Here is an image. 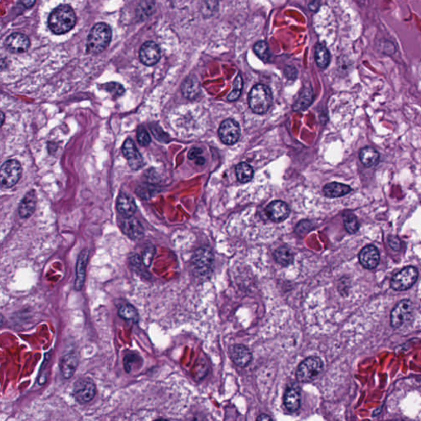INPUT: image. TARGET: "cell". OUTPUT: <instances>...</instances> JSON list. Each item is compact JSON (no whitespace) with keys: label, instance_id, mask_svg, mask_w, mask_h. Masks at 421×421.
Instances as JSON below:
<instances>
[{"label":"cell","instance_id":"obj_2","mask_svg":"<svg viewBox=\"0 0 421 421\" xmlns=\"http://www.w3.org/2000/svg\"><path fill=\"white\" fill-rule=\"evenodd\" d=\"M112 32L107 24L98 23L94 26L87 38V49L92 54L103 52L110 45Z\"/></svg>","mask_w":421,"mask_h":421},{"label":"cell","instance_id":"obj_30","mask_svg":"<svg viewBox=\"0 0 421 421\" xmlns=\"http://www.w3.org/2000/svg\"><path fill=\"white\" fill-rule=\"evenodd\" d=\"M235 172H236L238 180L243 184L250 182L254 177L253 168L245 162H242L237 165V166L235 167Z\"/></svg>","mask_w":421,"mask_h":421},{"label":"cell","instance_id":"obj_15","mask_svg":"<svg viewBox=\"0 0 421 421\" xmlns=\"http://www.w3.org/2000/svg\"><path fill=\"white\" fill-rule=\"evenodd\" d=\"M88 260H89V250L84 249L81 251L78 257V260H77L75 288V290L78 291L82 290V288L84 286L86 270H87Z\"/></svg>","mask_w":421,"mask_h":421},{"label":"cell","instance_id":"obj_45","mask_svg":"<svg viewBox=\"0 0 421 421\" xmlns=\"http://www.w3.org/2000/svg\"></svg>","mask_w":421,"mask_h":421},{"label":"cell","instance_id":"obj_4","mask_svg":"<svg viewBox=\"0 0 421 421\" xmlns=\"http://www.w3.org/2000/svg\"><path fill=\"white\" fill-rule=\"evenodd\" d=\"M324 362L317 356H310L303 360L296 371V379L301 383H310L321 375Z\"/></svg>","mask_w":421,"mask_h":421},{"label":"cell","instance_id":"obj_44","mask_svg":"<svg viewBox=\"0 0 421 421\" xmlns=\"http://www.w3.org/2000/svg\"><path fill=\"white\" fill-rule=\"evenodd\" d=\"M1 118H2V119H1V123H2L3 125V123H4V120H5V114H4V113L3 112L1 113Z\"/></svg>","mask_w":421,"mask_h":421},{"label":"cell","instance_id":"obj_42","mask_svg":"<svg viewBox=\"0 0 421 421\" xmlns=\"http://www.w3.org/2000/svg\"><path fill=\"white\" fill-rule=\"evenodd\" d=\"M36 3V0H21V4L26 8H31Z\"/></svg>","mask_w":421,"mask_h":421},{"label":"cell","instance_id":"obj_37","mask_svg":"<svg viewBox=\"0 0 421 421\" xmlns=\"http://www.w3.org/2000/svg\"><path fill=\"white\" fill-rule=\"evenodd\" d=\"M104 89L115 97L121 96L125 92V87L120 83H114V82L106 83L104 85Z\"/></svg>","mask_w":421,"mask_h":421},{"label":"cell","instance_id":"obj_19","mask_svg":"<svg viewBox=\"0 0 421 421\" xmlns=\"http://www.w3.org/2000/svg\"><path fill=\"white\" fill-rule=\"evenodd\" d=\"M79 359L78 354L69 352L62 358L60 362V368L61 374L65 379H71L79 366Z\"/></svg>","mask_w":421,"mask_h":421},{"label":"cell","instance_id":"obj_1","mask_svg":"<svg viewBox=\"0 0 421 421\" xmlns=\"http://www.w3.org/2000/svg\"><path fill=\"white\" fill-rule=\"evenodd\" d=\"M76 21V15L72 8L69 5H61L51 12L48 25L55 34H64L75 28Z\"/></svg>","mask_w":421,"mask_h":421},{"label":"cell","instance_id":"obj_31","mask_svg":"<svg viewBox=\"0 0 421 421\" xmlns=\"http://www.w3.org/2000/svg\"><path fill=\"white\" fill-rule=\"evenodd\" d=\"M254 51L257 56L263 61H268L271 58V54L268 44L264 40L258 41L254 45Z\"/></svg>","mask_w":421,"mask_h":421},{"label":"cell","instance_id":"obj_26","mask_svg":"<svg viewBox=\"0 0 421 421\" xmlns=\"http://www.w3.org/2000/svg\"><path fill=\"white\" fill-rule=\"evenodd\" d=\"M273 257L276 262L282 267H288L294 262V255L286 247H280L276 250Z\"/></svg>","mask_w":421,"mask_h":421},{"label":"cell","instance_id":"obj_39","mask_svg":"<svg viewBox=\"0 0 421 421\" xmlns=\"http://www.w3.org/2000/svg\"><path fill=\"white\" fill-rule=\"evenodd\" d=\"M155 253H156V250H155V247L153 245L148 246L144 250L143 253H142V259L144 265L146 267H150L151 264L153 263Z\"/></svg>","mask_w":421,"mask_h":421},{"label":"cell","instance_id":"obj_18","mask_svg":"<svg viewBox=\"0 0 421 421\" xmlns=\"http://www.w3.org/2000/svg\"><path fill=\"white\" fill-rule=\"evenodd\" d=\"M230 354H231V360H233L234 363L237 366L241 367V368L248 366L252 360V353L250 352V350L245 345H240V344L231 346Z\"/></svg>","mask_w":421,"mask_h":421},{"label":"cell","instance_id":"obj_13","mask_svg":"<svg viewBox=\"0 0 421 421\" xmlns=\"http://www.w3.org/2000/svg\"><path fill=\"white\" fill-rule=\"evenodd\" d=\"M120 228L129 239H139L143 237L144 228L139 220L132 216H125L120 220Z\"/></svg>","mask_w":421,"mask_h":421},{"label":"cell","instance_id":"obj_28","mask_svg":"<svg viewBox=\"0 0 421 421\" xmlns=\"http://www.w3.org/2000/svg\"><path fill=\"white\" fill-rule=\"evenodd\" d=\"M118 314L122 319L129 321V322L137 324L139 321V315H138L137 309L129 304L121 305L118 310Z\"/></svg>","mask_w":421,"mask_h":421},{"label":"cell","instance_id":"obj_35","mask_svg":"<svg viewBox=\"0 0 421 421\" xmlns=\"http://www.w3.org/2000/svg\"><path fill=\"white\" fill-rule=\"evenodd\" d=\"M242 88H243V79H242L241 75H238V76L235 78V81H234L233 90H232L231 93L229 94L227 100L230 102H234V101L239 99V96L241 95Z\"/></svg>","mask_w":421,"mask_h":421},{"label":"cell","instance_id":"obj_22","mask_svg":"<svg viewBox=\"0 0 421 421\" xmlns=\"http://www.w3.org/2000/svg\"><path fill=\"white\" fill-rule=\"evenodd\" d=\"M284 406L289 412L294 413L301 407V393L297 388L289 387L283 398Z\"/></svg>","mask_w":421,"mask_h":421},{"label":"cell","instance_id":"obj_6","mask_svg":"<svg viewBox=\"0 0 421 421\" xmlns=\"http://www.w3.org/2000/svg\"><path fill=\"white\" fill-rule=\"evenodd\" d=\"M22 169L17 160H9L3 164L0 169V183L3 188L14 186L21 178Z\"/></svg>","mask_w":421,"mask_h":421},{"label":"cell","instance_id":"obj_12","mask_svg":"<svg viewBox=\"0 0 421 421\" xmlns=\"http://www.w3.org/2000/svg\"><path fill=\"white\" fill-rule=\"evenodd\" d=\"M140 60L146 66H153L161 59V49L153 41H146L139 51Z\"/></svg>","mask_w":421,"mask_h":421},{"label":"cell","instance_id":"obj_10","mask_svg":"<svg viewBox=\"0 0 421 421\" xmlns=\"http://www.w3.org/2000/svg\"><path fill=\"white\" fill-rule=\"evenodd\" d=\"M219 136L221 142L226 145L236 143L240 137L239 123L233 119L223 121L219 129Z\"/></svg>","mask_w":421,"mask_h":421},{"label":"cell","instance_id":"obj_36","mask_svg":"<svg viewBox=\"0 0 421 421\" xmlns=\"http://www.w3.org/2000/svg\"><path fill=\"white\" fill-rule=\"evenodd\" d=\"M130 264H131L132 267H134V270L141 275L145 276V277L149 275L148 273L145 271V267H146L144 265L142 258L138 254H134V255L131 256V258H130Z\"/></svg>","mask_w":421,"mask_h":421},{"label":"cell","instance_id":"obj_43","mask_svg":"<svg viewBox=\"0 0 421 421\" xmlns=\"http://www.w3.org/2000/svg\"><path fill=\"white\" fill-rule=\"evenodd\" d=\"M271 417L269 416V415H266V414H263V415H260L257 418V420H271Z\"/></svg>","mask_w":421,"mask_h":421},{"label":"cell","instance_id":"obj_14","mask_svg":"<svg viewBox=\"0 0 421 421\" xmlns=\"http://www.w3.org/2000/svg\"><path fill=\"white\" fill-rule=\"evenodd\" d=\"M5 45L11 53H24L30 47V40L26 35L13 33L5 40Z\"/></svg>","mask_w":421,"mask_h":421},{"label":"cell","instance_id":"obj_16","mask_svg":"<svg viewBox=\"0 0 421 421\" xmlns=\"http://www.w3.org/2000/svg\"><path fill=\"white\" fill-rule=\"evenodd\" d=\"M359 260L360 264L364 268L372 270L378 267L380 261V254L379 250L374 245H367L362 249L359 254Z\"/></svg>","mask_w":421,"mask_h":421},{"label":"cell","instance_id":"obj_32","mask_svg":"<svg viewBox=\"0 0 421 421\" xmlns=\"http://www.w3.org/2000/svg\"><path fill=\"white\" fill-rule=\"evenodd\" d=\"M344 224H345V230L349 234H355L359 231L360 229V223L354 214H344L343 216Z\"/></svg>","mask_w":421,"mask_h":421},{"label":"cell","instance_id":"obj_33","mask_svg":"<svg viewBox=\"0 0 421 421\" xmlns=\"http://www.w3.org/2000/svg\"><path fill=\"white\" fill-rule=\"evenodd\" d=\"M157 190L156 187L151 184H141L136 189V193L143 199H149L154 196L155 193H157Z\"/></svg>","mask_w":421,"mask_h":421},{"label":"cell","instance_id":"obj_3","mask_svg":"<svg viewBox=\"0 0 421 421\" xmlns=\"http://www.w3.org/2000/svg\"><path fill=\"white\" fill-rule=\"evenodd\" d=\"M249 104L255 114L267 112L273 105V94L270 88L266 85H255L249 95Z\"/></svg>","mask_w":421,"mask_h":421},{"label":"cell","instance_id":"obj_8","mask_svg":"<svg viewBox=\"0 0 421 421\" xmlns=\"http://www.w3.org/2000/svg\"><path fill=\"white\" fill-rule=\"evenodd\" d=\"M414 305L410 300H402L394 307L391 313V325L393 328H399L413 318Z\"/></svg>","mask_w":421,"mask_h":421},{"label":"cell","instance_id":"obj_40","mask_svg":"<svg viewBox=\"0 0 421 421\" xmlns=\"http://www.w3.org/2000/svg\"><path fill=\"white\" fill-rule=\"evenodd\" d=\"M203 153V151L197 147L191 149L188 153V157L190 160H196V163L197 165H203L205 163V159L201 157V154Z\"/></svg>","mask_w":421,"mask_h":421},{"label":"cell","instance_id":"obj_11","mask_svg":"<svg viewBox=\"0 0 421 421\" xmlns=\"http://www.w3.org/2000/svg\"><path fill=\"white\" fill-rule=\"evenodd\" d=\"M122 152L132 169L138 170L143 166V158L133 140L130 138L125 140L122 146Z\"/></svg>","mask_w":421,"mask_h":421},{"label":"cell","instance_id":"obj_7","mask_svg":"<svg viewBox=\"0 0 421 421\" xmlns=\"http://www.w3.org/2000/svg\"><path fill=\"white\" fill-rule=\"evenodd\" d=\"M418 277L419 273L415 267H405L392 277L391 287L398 291L408 290L415 285Z\"/></svg>","mask_w":421,"mask_h":421},{"label":"cell","instance_id":"obj_23","mask_svg":"<svg viewBox=\"0 0 421 421\" xmlns=\"http://www.w3.org/2000/svg\"><path fill=\"white\" fill-rule=\"evenodd\" d=\"M351 191H352L351 187L346 184L337 182L329 183L326 184L323 189L324 195L330 199L342 197V196L348 194Z\"/></svg>","mask_w":421,"mask_h":421},{"label":"cell","instance_id":"obj_9","mask_svg":"<svg viewBox=\"0 0 421 421\" xmlns=\"http://www.w3.org/2000/svg\"><path fill=\"white\" fill-rule=\"evenodd\" d=\"M96 394V387L91 379L83 378L77 380L73 386L72 395L77 402L84 404L91 402Z\"/></svg>","mask_w":421,"mask_h":421},{"label":"cell","instance_id":"obj_20","mask_svg":"<svg viewBox=\"0 0 421 421\" xmlns=\"http://www.w3.org/2000/svg\"><path fill=\"white\" fill-rule=\"evenodd\" d=\"M36 194L35 190H31L21 199L19 205V216L22 219H28L33 215L36 210Z\"/></svg>","mask_w":421,"mask_h":421},{"label":"cell","instance_id":"obj_5","mask_svg":"<svg viewBox=\"0 0 421 421\" xmlns=\"http://www.w3.org/2000/svg\"><path fill=\"white\" fill-rule=\"evenodd\" d=\"M213 263V253L212 250L207 246H203L201 248L197 249L192 258L193 270L201 278L209 276L210 273H212Z\"/></svg>","mask_w":421,"mask_h":421},{"label":"cell","instance_id":"obj_25","mask_svg":"<svg viewBox=\"0 0 421 421\" xmlns=\"http://www.w3.org/2000/svg\"><path fill=\"white\" fill-rule=\"evenodd\" d=\"M380 159V155L378 151L372 147H364L360 153V160L363 165L366 167H374L378 165Z\"/></svg>","mask_w":421,"mask_h":421},{"label":"cell","instance_id":"obj_21","mask_svg":"<svg viewBox=\"0 0 421 421\" xmlns=\"http://www.w3.org/2000/svg\"><path fill=\"white\" fill-rule=\"evenodd\" d=\"M117 209L123 216H132L137 210L135 200L128 193H122L117 200Z\"/></svg>","mask_w":421,"mask_h":421},{"label":"cell","instance_id":"obj_24","mask_svg":"<svg viewBox=\"0 0 421 421\" xmlns=\"http://www.w3.org/2000/svg\"><path fill=\"white\" fill-rule=\"evenodd\" d=\"M183 95L188 99H193L199 95L200 91V84L197 78L194 76H190L187 78L183 83L182 87Z\"/></svg>","mask_w":421,"mask_h":421},{"label":"cell","instance_id":"obj_27","mask_svg":"<svg viewBox=\"0 0 421 421\" xmlns=\"http://www.w3.org/2000/svg\"><path fill=\"white\" fill-rule=\"evenodd\" d=\"M316 64L321 68H326L330 63V53L322 44H317L314 52Z\"/></svg>","mask_w":421,"mask_h":421},{"label":"cell","instance_id":"obj_34","mask_svg":"<svg viewBox=\"0 0 421 421\" xmlns=\"http://www.w3.org/2000/svg\"><path fill=\"white\" fill-rule=\"evenodd\" d=\"M139 363H142V360L138 355L135 354H129L126 355L123 358V366L126 372L131 373L134 369L135 365H138Z\"/></svg>","mask_w":421,"mask_h":421},{"label":"cell","instance_id":"obj_38","mask_svg":"<svg viewBox=\"0 0 421 421\" xmlns=\"http://www.w3.org/2000/svg\"><path fill=\"white\" fill-rule=\"evenodd\" d=\"M137 138H138V143L142 146H148L151 143V137L148 132L143 126H139L137 133Z\"/></svg>","mask_w":421,"mask_h":421},{"label":"cell","instance_id":"obj_17","mask_svg":"<svg viewBox=\"0 0 421 421\" xmlns=\"http://www.w3.org/2000/svg\"><path fill=\"white\" fill-rule=\"evenodd\" d=\"M290 208L282 201H273L269 203L266 212L270 220L274 222H282L290 215Z\"/></svg>","mask_w":421,"mask_h":421},{"label":"cell","instance_id":"obj_41","mask_svg":"<svg viewBox=\"0 0 421 421\" xmlns=\"http://www.w3.org/2000/svg\"><path fill=\"white\" fill-rule=\"evenodd\" d=\"M388 243H389L390 247H391L392 250H396V251L400 250L401 240L398 236L391 235V236L388 238Z\"/></svg>","mask_w":421,"mask_h":421},{"label":"cell","instance_id":"obj_29","mask_svg":"<svg viewBox=\"0 0 421 421\" xmlns=\"http://www.w3.org/2000/svg\"><path fill=\"white\" fill-rule=\"evenodd\" d=\"M313 94L311 88H305L299 96L293 108L294 110H302L308 108L313 102Z\"/></svg>","mask_w":421,"mask_h":421}]
</instances>
